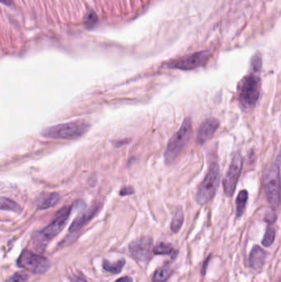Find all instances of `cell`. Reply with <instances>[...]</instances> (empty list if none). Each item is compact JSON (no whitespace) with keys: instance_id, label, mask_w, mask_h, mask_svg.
Here are the masks:
<instances>
[{"instance_id":"1","label":"cell","mask_w":281,"mask_h":282,"mask_svg":"<svg viewBox=\"0 0 281 282\" xmlns=\"http://www.w3.org/2000/svg\"><path fill=\"white\" fill-rule=\"evenodd\" d=\"M261 79L259 74L250 72L237 84V99L242 111H252L257 105L261 95Z\"/></svg>"},{"instance_id":"2","label":"cell","mask_w":281,"mask_h":282,"mask_svg":"<svg viewBox=\"0 0 281 282\" xmlns=\"http://www.w3.org/2000/svg\"><path fill=\"white\" fill-rule=\"evenodd\" d=\"M89 127L84 121H71L47 127L42 131V136L53 140H75L86 133Z\"/></svg>"},{"instance_id":"3","label":"cell","mask_w":281,"mask_h":282,"mask_svg":"<svg viewBox=\"0 0 281 282\" xmlns=\"http://www.w3.org/2000/svg\"><path fill=\"white\" fill-rule=\"evenodd\" d=\"M220 184V169L217 163L210 166L207 174L200 183L195 195V200L200 205H206L214 199Z\"/></svg>"},{"instance_id":"4","label":"cell","mask_w":281,"mask_h":282,"mask_svg":"<svg viewBox=\"0 0 281 282\" xmlns=\"http://www.w3.org/2000/svg\"><path fill=\"white\" fill-rule=\"evenodd\" d=\"M191 136V120L189 117L183 121L179 131L171 138L164 153V159L167 164L174 163L180 155L183 148L187 144Z\"/></svg>"},{"instance_id":"5","label":"cell","mask_w":281,"mask_h":282,"mask_svg":"<svg viewBox=\"0 0 281 282\" xmlns=\"http://www.w3.org/2000/svg\"><path fill=\"white\" fill-rule=\"evenodd\" d=\"M263 183L268 202L272 208L277 209L281 203V192L280 165L277 163H274L265 171Z\"/></svg>"},{"instance_id":"6","label":"cell","mask_w":281,"mask_h":282,"mask_svg":"<svg viewBox=\"0 0 281 282\" xmlns=\"http://www.w3.org/2000/svg\"><path fill=\"white\" fill-rule=\"evenodd\" d=\"M18 267L27 270L34 274H43L49 269L50 262L47 257L25 249L17 258Z\"/></svg>"},{"instance_id":"7","label":"cell","mask_w":281,"mask_h":282,"mask_svg":"<svg viewBox=\"0 0 281 282\" xmlns=\"http://www.w3.org/2000/svg\"><path fill=\"white\" fill-rule=\"evenodd\" d=\"M242 168H243V157L241 153H236L233 157L230 168L223 182L225 195L229 197L233 196L236 190V187L242 173Z\"/></svg>"},{"instance_id":"8","label":"cell","mask_w":281,"mask_h":282,"mask_svg":"<svg viewBox=\"0 0 281 282\" xmlns=\"http://www.w3.org/2000/svg\"><path fill=\"white\" fill-rule=\"evenodd\" d=\"M209 50L195 52L187 56L182 57L169 62L168 67L171 69H181V70H192L203 66L210 57Z\"/></svg>"},{"instance_id":"9","label":"cell","mask_w":281,"mask_h":282,"mask_svg":"<svg viewBox=\"0 0 281 282\" xmlns=\"http://www.w3.org/2000/svg\"><path fill=\"white\" fill-rule=\"evenodd\" d=\"M71 210L72 206H64L61 210H59L53 221L40 231V236L47 241H49L54 237H56L66 225Z\"/></svg>"},{"instance_id":"10","label":"cell","mask_w":281,"mask_h":282,"mask_svg":"<svg viewBox=\"0 0 281 282\" xmlns=\"http://www.w3.org/2000/svg\"><path fill=\"white\" fill-rule=\"evenodd\" d=\"M129 250L134 258L140 262H147L150 258L153 248L151 237H141L134 240L129 245Z\"/></svg>"},{"instance_id":"11","label":"cell","mask_w":281,"mask_h":282,"mask_svg":"<svg viewBox=\"0 0 281 282\" xmlns=\"http://www.w3.org/2000/svg\"><path fill=\"white\" fill-rule=\"evenodd\" d=\"M220 121L215 117H210L203 121L197 133V143L200 145L205 144L212 138L218 128L220 127Z\"/></svg>"},{"instance_id":"12","label":"cell","mask_w":281,"mask_h":282,"mask_svg":"<svg viewBox=\"0 0 281 282\" xmlns=\"http://www.w3.org/2000/svg\"><path fill=\"white\" fill-rule=\"evenodd\" d=\"M98 210L99 205H92L91 207L89 208V210H87L85 212L82 213L81 215H79L74 220V222L72 223V225L69 227V232H78L81 230L84 225L88 224L94 217V215H96Z\"/></svg>"},{"instance_id":"13","label":"cell","mask_w":281,"mask_h":282,"mask_svg":"<svg viewBox=\"0 0 281 282\" xmlns=\"http://www.w3.org/2000/svg\"><path fill=\"white\" fill-rule=\"evenodd\" d=\"M267 256V252H265L262 247L258 245L254 246L250 252L248 259L250 267L255 271H261L265 265Z\"/></svg>"},{"instance_id":"14","label":"cell","mask_w":281,"mask_h":282,"mask_svg":"<svg viewBox=\"0 0 281 282\" xmlns=\"http://www.w3.org/2000/svg\"><path fill=\"white\" fill-rule=\"evenodd\" d=\"M173 273V268L170 264H166L163 267H159L153 273L152 282H166L169 279L171 275Z\"/></svg>"},{"instance_id":"15","label":"cell","mask_w":281,"mask_h":282,"mask_svg":"<svg viewBox=\"0 0 281 282\" xmlns=\"http://www.w3.org/2000/svg\"><path fill=\"white\" fill-rule=\"evenodd\" d=\"M59 200H60V195L59 194L49 193L45 195L44 197L42 198V200H40L38 209L46 210V209L53 207L59 202Z\"/></svg>"},{"instance_id":"16","label":"cell","mask_w":281,"mask_h":282,"mask_svg":"<svg viewBox=\"0 0 281 282\" xmlns=\"http://www.w3.org/2000/svg\"><path fill=\"white\" fill-rule=\"evenodd\" d=\"M247 199H248V192L247 190H242L239 191L236 198V217H242L246 208Z\"/></svg>"},{"instance_id":"17","label":"cell","mask_w":281,"mask_h":282,"mask_svg":"<svg viewBox=\"0 0 281 282\" xmlns=\"http://www.w3.org/2000/svg\"><path fill=\"white\" fill-rule=\"evenodd\" d=\"M126 264V261L124 259L118 260L116 262H109L108 260H104L102 267L106 272H110L112 274H119L123 269Z\"/></svg>"},{"instance_id":"18","label":"cell","mask_w":281,"mask_h":282,"mask_svg":"<svg viewBox=\"0 0 281 282\" xmlns=\"http://www.w3.org/2000/svg\"><path fill=\"white\" fill-rule=\"evenodd\" d=\"M153 252L156 255H173L175 249L170 243L159 242L153 247Z\"/></svg>"},{"instance_id":"19","label":"cell","mask_w":281,"mask_h":282,"mask_svg":"<svg viewBox=\"0 0 281 282\" xmlns=\"http://www.w3.org/2000/svg\"><path fill=\"white\" fill-rule=\"evenodd\" d=\"M183 221H184V215L183 210L178 209L171 223V230L175 234L178 233L183 226Z\"/></svg>"},{"instance_id":"20","label":"cell","mask_w":281,"mask_h":282,"mask_svg":"<svg viewBox=\"0 0 281 282\" xmlns=\"http://www.w3.org/2000/svg\"><path fill=\"white\" fill-rule=\"evenodd\" d=\"M1 210H10L13 212L20 213L22 211V208L17 203L7 198L1 197Z\"/></svg>"},{"instance_id":"21","label":"cell","mask_w":281,"mask_h":282,"mask_svg":"<svg viewBox=\"0 0 281 282\" xmlns=\"http://www.w3.org/2000/svg\"><path fill=\"white\" fill-rule=\"evenodd\" d=\"M262 54L259 52L255 54L252 56L251 62H250V72L259 74L262 71Z\"/></svg>"},{"instance_id":"22","label":"cell","mask_w":281,"mask_h":282,"mask_svg":"<svg viewBox=\"0 0 281 282\" xmlns=\"http://www.w3.org/2000/svg\"><path fill=\"white\" fill-rule=\"evenodd\" d=\"M275 238H276V230L272 226H269L265 233L264 237L262 239V244L264 245L265 247H270L274 242Z\"/></svg>"},{"instance_id":"23","label":"cell","mask_w":281,"mask_h":282,"mask_svg":"<svg viewBox=\"0 0 281 282\" xmlns=\"http://www.w3.org/2000/svg\"><path fill=\"white\" fill-rule=\"evenodd\" d=\"M28 276L24 272H16L5 282H27Z\"/></svg>"},{"instance_id":"24","label":"cell","mask_w":281,"mask_h":282,"mask_svg":"<svg viewBox=\"0 0 281 282\" xmlns=\"http://www.w3.org/2000/svg\"><path fill=\"white\" fill-rule=\"evenodd\" d=\"M264 220L269 225L274 224L276 222V220H277V215H276L274 210H269L265 215Z\"/></svg>"},{"instance_id":"25","label":"cell","mask_w":281,"mask_h":282,"mask_svg":"<svg viewBox=\"0 0 281 282\" xmlns=\"http://www.w3.org/2000/svg\"><path fill=\"white\" fill-rule=\"evenodd\" d=\"M134 192L133 188L131 187H124L120 191V195H131Z\"/></svg>"},{"instance_id":"26","label":"cell","mask_w":281,"mask_h":282,"mask_svg":"<svg viewBox=\"0 0 281 282\" xmlns=\"http://www.w3.org/2000/svg\"><path fill=\"white\" fill-rule=\"evenodd\" d=\"M132 278L130 277H123L120 278V279L116 280L115 282H132Z\"/></svg>"},{"instance_id":"27","label":"cell","mask_w":281,"mask_h":282,"mask_svg":"<svg viewBox=\"0 0 281 282\" xmlns=\"http://www.w3.org/2000/svg\"><path fill=\"white\" fill-rule=\"evenodd\" d=\"M72 282H87V280L84 278L83 276H80V277H75V279L72 280Z\"/></svg>"},{"instance_id":"28","label":"cell","mask_w":281,"mask_h":282,"mask_svg":"<svg viewBox=\"0 0 281 282\" xmlns=\"http://www.w3.org/2000/svg\"><path fill=\"white\" fill-rule=\"evenodd\" d=\"M275 163H277L278 165H281V148H280L279 153H278V155H277V159H276Z\"/></svg>"},{"instance_id":"29","label":"cell","mask_w":281,"mask_h":282,"mask_svg":"<svg viewBox=\"0 0 281 282\" xmlns=\"http://www.w3.org/2000/svg\"><path fill=\"white\" fill-rule=\"evenodd\" d=\"M209 260H210V258H209V259L206 260V261H205V263H204V267H203L202 268V273L204 275H205V271H206V267H207L208 263H209Z\"/></svg>"}]
</instances>
